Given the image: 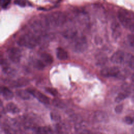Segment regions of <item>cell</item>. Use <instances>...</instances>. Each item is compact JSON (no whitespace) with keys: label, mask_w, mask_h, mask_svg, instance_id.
Returning <instances> with one entry per match:
<instances>
[{"label":"cell","mask_w":134,"mask_h":134,"mask_svg":"<svg viewBox=\"0 0 134 134\" xmlns=\"http://www.w3.org/2000/svg\"><path fill=\"white\" fill-rule=\"evenodd\" d=\"M40 39L36 35L27 33L21 35L17 40V43L28 48H34L40 42Z\"/></svg>","instance_id":"6da1fadb"},{"label":"cell","mask_w":134,"mask_h":134,"mask_svg":"<svg viewBox=\"0 0 134 134\" xmlns=\"http://www.w3.org/2000/svg\"><path fill=\"white\" fill-rule=\"evenodd\" d=\"M118 18L123 26L134 31L133 14L124 9H120L118 13Z\"/></svg>","instance_id":"7a4b0ae2"},{"label":"cell","mask_w":134,"mask_h":134,"mask_svg":"<svg viewBox=\"0 0 134 134\" xmlns=\"http://www.w3.org/2000/svg\"><path fill=\"white\" fill-rule=\"evenodd\" d=\"M49 23L55 26H61L66 21V15L61 12H55L47 17Z\"/></svg>","instance_id":"3957f363"},{"label":"cell","mask_w":134,"mask_h":134,"mask_svg":"<svg viewBox=\"0 0 134 134\" xmlns=\"http://www.w3.org/2000/svg\"><path fill=\"white\" fill-rule=\"evenodd\" d=\"M32 27L37 32H42L49 28V21L46 17H41L35 20L32 24Z\"/></svg>","instance_id":"277c9868"},{"label":"cell","mask_w":134,"mask_h":134,"mask_svg":"<svg viewBox=\"0 0 134 134\" xmlns=\"http://www.w3.org/2000/svg\"><path fill=\"white\" fill-rule=\"evenodd\" d=\"M87 41L84 36H80L74 40L73 49L75 52H82L87 49Z\"/></svg>","instance_id":"5b68a950"},{"label":"cell","mask_w":134,"mask_h":134,"mask_svg":"<svg viewBox=\"0 0 134 134\" xmlns=\"http://www.w3.org/2000/svg\"><path fill=\"white\" fill-rule=\"evenodd\" d=\"M28 92L34 97H35L39 102L44 104H49L50 103L49 98L44 94L40 91L33 88H29L27 90Z\"/></svg>","instance_id":"8992f818"},{"label":"cell","mask_w":134,"mask_h":134,"mask_svg":"<svg viewBox=\"0 0 134 134\" xmlns=\"http://www.w3.org/2000/svg\"><path fill=\"white\" fill-rule=\"evenodd\" d=\"M120 72L119 69L116 66L107 67L103 68L100 71V74L105 77L117 76Z\"/></svg>","instance_id":"52a82bcc"},{"label":"cell","mask_w":134,"mask_h":134,"mask_svg":"<svg viewBox=\"0 0 134 134\" xmlns=\"http://www.w3.org/2000/svg\"><path fill=\"white\" fill-rule=\"evenodd\" d=\"M8 56L10 61L14 63H18L21 59V53L20 50L16 47L10 48L8 51Z\"/></svg>","instance_id":"ba28073f"},{"label":"cell","mask_w":134,"mask_h":134,"mask_svg":"<svg viewBox=\"0 0 134 134\" xmlns=\"http://www.w3.org/2000/svg\"><path fill=\"white\" fill-rule=\"evenodd\" d=\"M124 53L120 50L116 51L111 57L110 60L113 63L120 64L122 63L124 60Z\"/></svg>","instance_id":"9c48e42d"},{"label":"cell","mask_w":134,"mask_h":134,"mask_svg":"<svg viewBox=\"0 0 134 134\" xmlns=\"http://www.w3.org/2000/svg\"><path fill=\"white\" fill-rule=\"evenodd\" d=\"M111 28L113 31V37L114 38H117L120 35L121 31L119 25L116 20H114L112 22L111 25Z\"/></svg>","instance_id":"30bf717a"},{"label":"cell","mask_w":134,"mask_h":134,"mask_svg":"<svg viewBox=\"0 0 134 134\" xmlns=\"http://www.w3.org/2000/svg\"><path fill=\"white\" fill-rule=\"evenodd\" d=\"M1 93L3 97L7 100L13 98L14 96L13 92L9 88L6 86H2L1 87Z\"/></svg>","instance_id":"8fae6325"},{"label":"cell","mask_w":134,"mask_h":134,"mask_svg":"<svg viewBox=\"0 0 134 134\" xmlns=\"http://www.w3.org/2000/svg\"><path fill=\"white\" fill-rule=\"evenodd\" d=\"M63 36L66 38L73 39L76 37L77 35V31L74 28H70L65 29L63 32Z\"/></svg>","instance_id":"7c38bea8"},{"label":"cell","mask_w":134,"mask_h":134,"mask_svg":"<svg viewBox=\"0 0 134 134\" xmlns=\"http://www.w3.org/2000/svg\"><path fill=\"white\" fill-rule=\"evenodd\" d=\"M57 58L60 60H65L68 58V52L62 48H58L56 50Z\"/></svg>","instance_id":"4fadbf2b"},{"label":"cell","mask_w":134,"mask_h":134,"mask_svg":"<svg viewBox=\"0 0 134 134\" xmlns=\"http://www.w3.org/2000/svg\"><path fill=\"white\" fill-rule=\"evenodd\" d=\"M95 119L99 122L105 121L108 119L107 115L104 111H97L94 114Z\"/></svg>","instance_id":"5bb4252c"},{"label":"cell","mask_w":134,"mask_h":134,"mask_svg":"<svg viewBox=\"0 0 134 134\" xmlns=\"http://www.w3.org/2000/svg\"><path fill=\"white\" fill-rule=\"evenodd\" d=\"M6 110L12 114H17L20 111L19 108L14 103L10 102L7 104L6 106Z\"/></svg>","instance_id":"9a60e30c"},{"label":"cell","mask_w":134,"mask_h":134,"mask_svg":"<svg viewBox=\"0 0 134 134\" xmlns=\"http://www.w3.org/2000/svg\"><path fill=\"white\" fill-rule=\"evenodd\" d=\"M16 94L21 99L24 100L29 99L30 98V94L27 90H19L16 91Z\"/></svg>","instance_id":"2e32d148"},{"label":"cell","mask_w":134,"mask_h":134,"mask_svg":"<svg viewBox=\"0 0 134 134\" xmlns=\"http://www.w3.org/2000/svg\"><path fill=\"white\" fill-rule=\"evenodd\" d=\"M2 70L4 73L5 74H7L8 75H12L13 74L14 70L10 68L9 64L7 63V62H2Z\"/></svg>","instance_id":"e0dca14e"},{"label":"cell","mask_w":134,"mask_h":134,"mask_svg":"<svg viewBox=\"0 0 134 134\" xmlns=\"http://www.w3.org/2000/svg\"><path fill=\"white\" fill-rule=\"evenodd\" d=\"M36 133L37 134H51L52 131L49 127H38L36 128Z\"/></svg>","instance_id":"ac0fdd59"},{"label":"cell","mask_w":134,"mask_h":134,"mask_svg":"<svg viewBox=\"0 0 134 134\" xmlns=\"http://www.w3.org/2000/svg\"><path fill=\"white\" fill-rule=\"evenodd\" d=\"M41 58L44 63L48 64H51L53 62L52 57L49 53L46 52L42 53L41 54Z\"/></svg>","instance_id":"d6986e66"},{"label":"cell","mask_w":134,"mask_h":134,"mask_svg":"<svg viewBox=\"0 0 134 134\" xmlns=\"http://www.w3.org/2000/svg\"><path fill=\"white\" fill-rule=\"evenodd\" d=\"M127 97H128V94L126 92H121L119 93L116 97L115 101L116 103H119L126 98Z\"/></svg>","instance_id":"ffe728a7"},{"label":"cell","mask_w":134,"mask_h":134,"mask_svg":"<svg viewBox=\"0 0 134 134\" xmlns=\"http://www.w3.org/2000/svg\"><path fill=\"white\" fill-rule=\"evenodd\" d=\"M52 104L53 105L58 108H63L64 107L65 105L63 102L59 98H54L52 100Z\"/></svg>","instance_id":"44dd1931"},{"label":"cell","mask_w":134,"mask_h":134,"mask_svg":"<svg viewBox=\"0 0 134 134\" xmlns=\"http://www.w3.org/2000/svg\"><path fill=\"white\" fill-rule=\"evenodd\" d=\"M28 81L25 80V79H18L17 81H15L13 85L16 86V87H20V86H25L27 84H28Z\"/></svg>","instance_id":"7402d4cb"},{"label":"cell","mask_w":134,"mask_h":134,"mask_svg":"<svg viewBox=\"0 0 134 134\" xmlns=\"http://www.w3.org/2000/svg\"><path fill=\"white\" fill-rule=\"evenodd\" d=\"M34 66L39 70L43 69L45 67V64L43 62V61L40 60H37L36 61L34 62Z\"/></svg>","instance_id":"603a6c76"},{"label":"cell","mask_w":134,"mask_h":134,"mask_svg":"<svg viewBox=\"0 0 134 134\" xmlns=\"http://www.w3.org/2000/svg\"><path fill=\"white\" fill-rule=\"evenodd\" d=\"M50 117H51V118L53 120L55 121H58L61 119L60 115L57 111H52V112H51Z\"/></svg>","instance_id":"cb8c5ba5"},{"label":"cell","mask_w":134,"mask_h":134,"mask_svg":"<svg viewBox=\"0 0 134 134\" xmlns=\"http://www.w3.org/2000/svg\"><path fill=\"white\" fill-rule=\"evenodd\" d=\"M57 128L58 130V131L61 132H67L68 131V127L65 124H58L57 126Z\"/></svg>","instance_id":"d4e9b609"},{"label":"cell","mask_w":134,"mask_h":134,"mask_svg":"<svg viewBox=\"0 0 134 134\" xmlns=\"http://www.w3.org/2000/svg\"><path fill=\"white\" fill-rule=\"evenodd\" d=\"M123 121L124 122L127 124V125H132L133 122H134V119L133 118H132L131 117L129 116H125L124 119H123Z\"/></svg>","instance_id":"484cf974"},{"label":"cell","mask_w":134,"mask_h":134,"mask_svg":"<svg viewBox=\"0 0 134 134\" xmlns=\"http://www.w3.org/2000/svg\"><path fill=\"white\" fill-rule=\"evenodd\" d=\"M46 91L47 92V93L50 94L51 95L53 96H55L58 94V91L56 89L52 88V87H47L45 89Z\"/></svg>","instance_id":"4316f807"},{"label":"cell","mask_w":134,"mask_h":134,"mask_svg":"<svg viewBox=\"0 0 134 134\" xmlns=\"http://www.w3.org/2000/svg\"><path fill=\"white\" fill-rule=\"evenodd\" d=\"M128 41L130 45L134 49V35L130 34L128 36Z\"/></svg>","instance_id":"83f0119b"},{"label":"cell","mask_w":134,"mask_h":134,"mask_svg":"<svg viewBox=\"0 0 134 134\" xmlns=\"http://www.w3.org/2000/svg\"><path fill=\"white\" fill-rule=\"evenodd\" d=\"M123 109V105L119 104L117 105L115 108V111L117 114H120L122 112Z\"/></svg>","instance_id":"f1b7e54d"},{"label":"cell","mask_w":134,"mask_h":134,"mask_svg":"<svg viewBox=\"0 0 134 134\" xmlns=\"http://www.w3.org/2000/svg\"><path fill=\"white\" fill-rule=\"evenodd\" d=\"M10 1H2L1 3V6L3 8H6L9 4Z\"/></svg>","instance_id":"f546056e"},{"label":"cell","mask_w":134,"mask_h":134,"mask_svg":"<svg viewBox=\"0 0 134 134\" xmlns=\"http://www.w3.org/2000/svg\"><path fill=\"white\" fill-rule=\"evenodd\" d=\"M15 3L21 7L25 6L26 4V2L24 1H15Z\"/></svg>","instance_id":"4dcf8cb0"},{"label":"cell","mask_w":134,"mask_h":134,"mask_svg":"<svg viewBox=\"0 0 134 134\" xmlns=\"http://www.w3.org/2000/svg\"><path fill=\"white\" fill-rule=\"evenodd\" d=\"M129 63L130 66L132 68L134 69V56H132V57L130 58V59H129Z\"/></svg>","instance_id":"1f68e13d"},{"label":"cell","mask_w":134,"mask_h":134,"mask_svg":"<svg viewBox=\"0 0 134 134\" xmlns=\"http://www.w3.org/2000/svg\"><path fill=\"white\" fill-rule=\"evenodd\" d=\"M6 134H13L12 133H6Z\"/></svg>","instance_id":"d6a6232c"}]
</instances>
